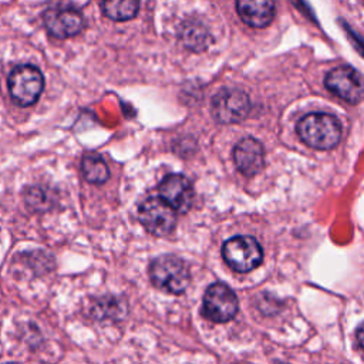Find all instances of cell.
Returning a JSON list of instances; mask_svg holds the SVG:
<instances>
[{"label": "cell", "mask_w": 364, "mask_h": 364, "mask_svg": "<svg viewBox=\"0 0 364 364\" xmlns=\"http://www.w3.org/2000/svg\"><path fill=\"white\" fill-rule=\"evenodd\" d=\"M250 112V100L240 88H222L212 98V114L222 124L243 121Z\"/></svg>", "instance_id": "obj_6"}, {"label": "cell", "mask_w": 364, "mask_h": 364, "mask_svg": "<svg viewBox=\"0 0 364 364\" xmlns=\"http://www.w3.org/2000/svg\"><path fill=\"white\" fill-rule=\"evenodd\" d=\"M299 138L310 148L328 151L341 138V125L334 115L326 112H311L304 115L296 125Z\"/></svg>", "instance_id": "obj_1"}, {"label": "cell", "mask_w": 364, "mask_h": 364, "mask_svg": "<svg viewBox=\"0 0 364 364\" xmlns=\"http://www.w3.org/2000/svg\"><path fill=\"white\" fill-rule=\"evenodd\" d=\"M101 10L114 21L131 20L139 10V0H102Z\"/></svg>", "instance_id": "obj_14"}, {"label": "cell", "mask_w": 364, "mask_h": 364, "mask_svg": "<svg viewBox=\"0 0 364 364\" xmlns=\"http://www.w3.org/2000/svg\"><path fill=\"white\" fill-rule=\"evenodd\" d=\"M326 88L350 104H358L363 98V77L350 65L333 68L324 80Z\"/></svg>", "instance_id": "obj_8"}, {"label": "cell", "mask_w": 364, "mask_h": 364, "mask_svg": "<svg viewBox=\"0 0 364 364\" xmlns=\"http://www.w3.org/2000/svg\"><path fill=\"white\" fill-rule=\"evenodd\" d=\"M239 310L235 291L225 283L216 282L208 286L202 299V316L215 323L232 320Z\"/></svg>", "instance_id": "obj_5"}, {"label": "cell", "mask_w": 364, "mask_h": 364, "mask_svg": "<svg viewBox=\"0 0 364 364\" xmlns=\"http://www.w3.org/2000/svg\"><path fill=\"white\" fill-rule=\"evenodd\" d=\"M11 364H13V363H11Z\"/></svg>", "instance_id": "obj_17"}, {"label": "cell", "mask_w": 364, "mask_h": 364, "mask_svg": "<svg viewBox=\"0 0 364 364\" xmlns=\"http://www.w3.org/2000/svg\"><path fill=\"white\" fill-rule=\"evenodd\" d=\"M43 21L48 34L54 38L77 36L84 27L82 14L70 6H51L43 13Z\"/></svg>", "instance_id": "obj_9"}, {"label": "cell", "mask_w": 364, "mask_h": 364, "mask_svg": "<svg viewBox=\"0 0 364 364\" xmlns=\"http://www.w3.org/2000/svg\"><path fill=\"white\" fill-rule=\"evenodd\" d=\"M148 274L155 287L171 294H181L191 282L186 264L173 255L155 257L148 267Z\"/></svg>", "instance_id": "obj_2"}, {"label": "cell", "mask_w": 364, "mask_h": 364, "mask_svg": "<svg viewBox=\"0 0 364 364\" xmlns=\"http://www.w3.org/2000/svg\"><path fill=\"white\" fill-rule=\"evenodd\" d=\"M361 334H363V328H361V326H358V328H357V343H358L360 350H361V346H363V337H361Z\"/></svg>", "instance_id": "obj_16"}, {"label": "cell", "mask_w": 364, "mask_h": 364, "mask_svg": "<svg viewBox=\"0 0 364 364\" xmlns=\"http://www.w3.org/2000/svg\"><path fill=\"white\" fill-rule=\"evenodd\" d=\"M7 88L11 100L20 107H30L37 102L44 88L41 71L31 64L16 65L7 77Z\"/></svg>", "instance_id": "obj_3"}, {"label": "cell", "mask_w": 364, "mask_h": 364, "mask_svg": "<svg viewBox=\"0 0 364 364\" xmlns=\"http://www.w3.org/2000/svg\"><path fill=\"white\" fill-rule=\"evenodd\" d=\"M179 37L183 46L193 51H202L208 48L212 41L208 30L196 21L185 23L179 31Z\"/></svg>", "instance_id": "obj_13"}, {"label": "cell", "mask_w": 364, "mask_h": 364, "mask_svg": "<svg viewBox=\"0 0 364 364\" xmlns=\"http://www.w3.org/2000/svg\"><path fill=\"white\" fill-rule=\"evenodd\" d=\"M222 256L232 270L247 273L262 264L263 249L253 236L240 235L233 236L223 243Z\"/></svg>", "instance_id": "obj_4"}, {"label": "cell", "mask_w": 364, "mask_h": 364, "mask_svg": "<svg viewBox=\"0 0 364 364\" xmlns=\"http://www.w3.org/2000/svg\"><path fill=\"white\" fill-rule=\"evenodd\" d=\"M81 172L91 183H104L109 178V169L101 155L95 152L85 154L81 161Z\"/></svg>", "instance_id": "obj_15"}, {"label": "cell", "mask_w": 364, "mask_h": 364, "mask_svg": "<svg viewBox=\"0 0 364 364\" xmlns=\"http://www.w3.org/2000/svg\"><path fill=\"white\" fill-rule=\"evenodd\" d=\"M141 225L154 236L169 235L176 225V212L161 198L151 196L138 208Z\"/></svg>", "instance_id": "obj_7"}, {"label": "cell", "mask_w": 364, "mask_h": 364, "mask_svg": "<svg viewBox=\"0 0 364 364\" xmlns=\"http://www.w3.org/2000/svg\"><path fill=\"white\" fill-rule=\"evenodd\" d=\"M233 161L236 168L245 176H255L264 164L263 145L252 136L240 139L233 148Z\"/></svg>", "instance_id": "obj_11"}, {"label": "cell", "mask_w": 364, "mask_h": 364, "mask_svg": "<svg viewBox=\"0 0 364 364\" xmlns=\"http://www.w3.org/2000/svg\"><path fill=\"white\" fill-rule=\"evenodd\" d=\"M159 198L175 212L185 213L193 203V188L191 181L181 173L166 175L159 183Z\"/></svg>", "instance_id": "obj_10"}, {"label": "cell", "mask_w": 364, "mask_h": 364, "mask_svg": "<svg viewBox=\"0 0 364 364\" xmlns=\"http://www.w3.org/2000/svg\"><path fill=\"white\" fill-rule=\"evenodd\" d=\"M236 11L243 23L255 28L269 26L274 17V0H236Z\"/></svg>", "instance_id": "obj_12"}]
</instances>
